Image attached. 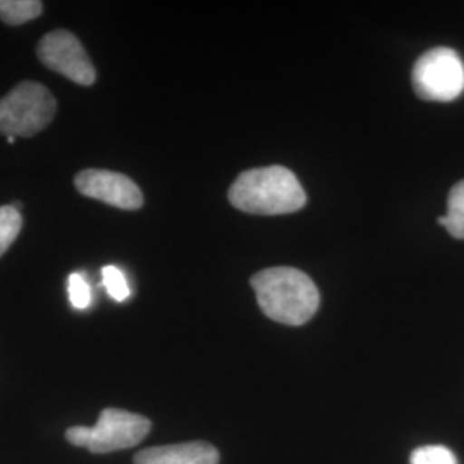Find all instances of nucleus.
<instances>
[{"label": "nucleus", "mask_w": 464, "mask_h": 464, "mask_svg": "<svg viewBox=\"0 0 464 464\" xmlns=\"http://www.w3.org/2000/svg\"><path fill=\"white\" fill-rule=\"evenodd\" d=\"M258 306L270 320L303 325L315 315L320 295L315 282L293 266H272L251 277Z\"/></svg>", "instance_id": "nucleus-1"}, {"label": "nucleus", "mask_w": 464, "mask_h": 464, "mask_svg": "<svg viewBox=\"0 0 464 464\" xmlns=\"http://www.w3.org/2000/svg\"><path fill=\"white\" fill-rule=\"evenodd\" d=\"M229 201L255 216L291 214L306 205V195L295 172L281 166L245 170L229 189Z\"/></svg>", "instance_id": "nucleus-2"}, {"label": "nucleus", "mask_w": 464, "mask_h": 464, "mask_svg": "<svg viewBox=\"0 0 464 464\" xmlns=\"http://www.w3.org/2000/svg\"><path fill=\"white\" fill-rule=\"evenodd\" d=\"M151 430L145 416L116 408H105L95 427H71L66 439L76 448H86L93 454H107L138 446Z\"/></svg>", "instance_id": "nucleus-3"}, {"label": "nucleus", "mask_w": 464, "mask_h": 464, "mask_svg": "<svg viewBox=\"0 0 464 464\" xmlns=\"http://www.w3.org/2000/svg\"><path fill=\"white\" fill-rule=\"evenodd\" d=\"M57 111V102L49 88L34 82H23L0 99V133L30 138L44 131Z\"/></svg>", "instance_id": "nucleus-4"}, {"label": "nucleus", "mask_w": 464, "mask_h": 464, "mask_svg": "<svg viewBox=\"0 0 464 464\" xmlns=\"http://www.w3.org/2000/svg\"><path fill=\"white\" fill-rule=\"evenodd\" d=\"M413 88L421 100L452 102L464 92V64L449 47L425 52L413 66Z\"/></svg>", "instance_id": "nucleus-5"}, {"label": "nucleus", "mask_w": 464, "mask_h": 464, "mask_svg": "<svg viewBox=\"0 0 464 464\" xmlns=\"http://www.w3.org/2000/svg\"><path fill=\"white\" fill-rule=\"evenodd\" d=\"M36 53L44 66L63 74L74 83L92 86L97 82V71L86 50L71 32L55 30L45 34L38 42Z\"/></svg>", "instance_id": "nucleus-6"}, {"label": "nucleus", "mask_w": 464, "mask_h": 464, "mask_svg": "<svg viewBox=\"0 0 464 464\" xmlns=\"http://www.w3.org/2000/svg\"><path fill=\"white\" fill-rule=\"evenodd\" d=\"M76 189L88 198L99 199L121 210L143 207V193L131 178L114 170L84 169L74 178Z\"/></svg>", "instance_id": "nucleus-7"}, {"label": "nucleus", "mask_w": 464, "mask_h": 464, "mask_svg": "<svg viewBox=\"0 0 464 464\" xmlns=\"http://www.w3.org/2000/svg\"><path fill=\"white\" fill-rule=\"evenodd\" d=\"M218 450L207 442H184L140 450L134 464H218Z\"/></svg>", "instance_id": "nucleus-8"}, {"label": "nucleus", "mask_w": 464, "mask_h": 464, "mask_svg": "<svg viewBox=\"0 0 464 464\" xmlns=\"http://www.w3.org/2000/svg\"><path fill=\"white\" fill-rule=\"evenodd\" d=\"M437 222L448 229L456 239H464V181L452 186L448 199V214Z\"/></svg>", "instance_id": "nucleus-9"}, {"label": "nucleus", "mask_w": 464, "mask_h": 464, "mask_svg": "<svg viewBox=\"0 0 464 464\" xmlns=\"http://www.w3.org/2000/svg\"><path fill=\"white\" fill-rule=\"evenodd\" d=\"M44 13V4L38 0H0V19L5 24L19 26Z\"/></svg>", "instance_id": "nucleus-10"}, {"label": "nucleus", "mask_w": 464, "mask_h": 464, "mask_svg": "<svg viewBox=\"0 0 464 464\" xmlns=\"http://www.w3.org/2000/svg\"><path fill=\"white\" fill-rule=\"evenodd\" d=\"M23 227V217L14 205L0 207V256L13 246Z\"/></svg>", "instance_id": "nucleus-11"}, {"label": "nucleus", "mask_w": 464, "mask_h": 464, "mask_svg": "<svg viewBox=\"0 0 464 464\" xmlns=\"http://www.w3.org/2000/svg\"><path fill=\"white\" fill-rule=\"evenodd\" d=\"M102 277H103V285L107 293L116 299V301H126L131 295L130 284L126 281V276L122 270L117 266H103L102 268Z\"/></svg>", "instance_id": "nucleus-12"}, {"label": "nucleus", "mask_w": 464, "mask_h": 464, "mask_svg": "<svg viewBox=\"0 0 464 464\" xmlns=\"http://www.w3.org/2000/svg\"><path fill=\"white\" fill-rule=\"evenodd\" d=\"M67 293L69 301L76 310H86L92 304V289L90 284L84 279L83 274L74 272L67 279Z\"/></svg>", "instance_id": "nucleus-13"}, {"label": "nucleus", "mask_w": 464, "mask_h": 464, "mask_svg": "<svg viewBox=\"0 0 464 464\" xmlns=\"http://www.w3.org/2000/svg\"><path fill=\"white\" fill-rule=\"evenodd\" d=\"M411 464H458V459L450 449L444 446H425L418 448L411 454Z\"/></svg>", "instance_id": "nucleus-14"}, {"label": "nucleus", "mask_w": 464, "mask_h": 464, "mask_svg": "<svg viewBox=\"0 0 464 464\" xmlns=\"http://www.w3.org/2000/svg\"><path fill=\"white\" fill-rule=\"evenodd\" d=\"M7 141H9V143H11V145H13V143H14V141H16V138H14V136H7Z\"/></svg>", "instance_id": "nucleus-15"}]
</instances>
